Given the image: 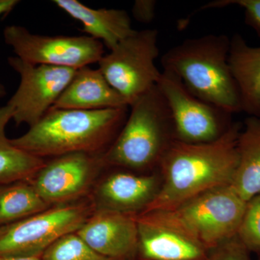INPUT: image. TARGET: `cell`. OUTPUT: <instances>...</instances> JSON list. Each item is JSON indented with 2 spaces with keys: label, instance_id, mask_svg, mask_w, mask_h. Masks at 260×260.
<instances>
[{
  "label": "cell",
  "instance_id": "6da1fadb",
  "mask_svg": "<svg viewBox=\"0 0 260 260\" xmlns=\"http://www.w3.org/2000/svg\"><path fill=\"white\" fill-rule=\"evenodd\" d=\"M243 124L234 122L218 139L190 143L176 140L160 161L161 187L140 214L172 209L195 197L232 184L239 162Z\"/></svg>",
  "mask_w": 260,
  "mask_h": 260
},
{
  "label": "cell",
  "instance_id": "7a4b0ae2",
  "mask_svg": "<svg viewBox=\"0 0 260 260\" xmlns=\"http://www.w3.org/2000/svg\"><path fill=\"white\" fill-rule=\"evenodd\" d=\"M129 111V107L92 111L51 109L26 133L11 142L43 159L73 153L103 155L120 132Z\"/></svg>",
  "mask_w": 260,
  "mask_h": 260
},
{
  "label": "cell",
  "instance_id": "3957f363",
  "mask_svg": "<svg viewBox=\"0 0 260 260\" xmlns=\"http://www.w3.org/2000/svg\"><path fill=\"white\" fill-rule=\"evenodd\" d=\"M230 38L208 34L183 41L161 56L162 71L177 76L195 96L231 114L242 112L229 65Z\"/></svg>",
  "mask_w": 260,
  "mask_h": 260
},
{
  "label": "cell",
  "instance_id": "277c9868",
  "mask_svg": "<svg viewBox=\"0 0 260 260\" xmlns=\"http://www.w3.org/2000/svg\"><path fill=\"white\" fill-rule=\"evenodd\" d=\"M176 140L172 113L156 85L130 104L125 122L103 160L105 165L148 169L160 164Z\"/></svg>",
  "mask_w": 260,
  "mask_h": 260
},
{
  "label": "cell",
  "instance_id": "5b68a950",
  "mask_svg": "<svg viewBox=\"0 0 260 260\" xmlns=\"http://www.w3.org/2000/svg\"><path fill=\"white\" fill-rule=\"evenodd\" d=\"M246 203L229 185L195 197L172 209L136 216L173 229L210 251L237 237Z\"/></svg>",
  "mask_w": 260,
  "mask_h": 260
},
{
  "label": "cell",
  "instance_id": "8992f818",
  "mask_svg": "<svg viewBox=\"0 0 260 260\" xmlns=\"http://www.w3.org/2000/svg\"><path fill=\"white\" fill-rule=\"evenodd\" d=\"M109 51L99 61V69L129 105L158 84L162 74L155 65L158 30H135Z\"/></svg>",
  "mask_w": 260,
  "mask_h": 260
},
{
  "label": "cell",
  "instance_id": "52a82bcc",
  "mask_svg": "<svg viewBox=\"0 0 260 260\" xmlns=\"http://www.w3.org/2000/svg\"><path fill=\"white\" fill-rule=\"evenodd\" d=\"M90 205H59L0 227V256L40 257L58 239L76 233L92 215Z\"/></svg>",
  "mask_w": 260,
  "mask_h": 260
},
{
  "label": "cell",
  "instance_id": "ba28073f",
  "mask_svg": "<svg viewBox=\"0 0 260 260\" xmlns=\"http://www.w3.org/2000/svg\"><path fill=\"white\" fill-rule=\"evenodd\" d=\"M5 44L16 56L32 64L78 70L99 63L105 55L104 45L90 37H48L38 35L20 25H8L3 30Z\"/></svg>",
  "mask_w": 260,
  "mask_h": 260
},
{
  "label": "cell",
  "instance_id": "9c48e42d",
  "mask_svg": "<svg viewBox=\"0 0 260 260\" xmlns=\"http://www.w3.org/2000/svg\"><path fill=\"white\" fill-rule=\"evenodd\" d=\"M157 85L172 113L178 140L190 143L213 141L234 122L232 114L195 96L172 73L162 71Z\"/></svg>",
  "mask_w": 260,
  "mask_h": 260
},
{
  "label": "cell",
  "instance_id": "30bf717a",
  "mask_svg": "<svg viewBox=\"0 0 260 260\" xmlns=\"http://www.w3.org/2000/svg\"><path fill=\"white\" fill-rule=\"evenodd\" d=\"M8 64L20 75L18 89L7 105L13 109V120L17 126L35 125L67 88L77 70L49 65H36L10 56Z\"/></svg>",
  "mask_w": 260,
  "mask_h": 260
},
{
  "label": "cell",
  "instance_id": "8fae6325",
  "mask_svg": "<svg viewBox=\"0 0 260 260\" xmlns=\"http://www.w3.org/2000/svg\"><path fill=\"white\" fill-rule=\"evenodd\" d=\"M103 155L73 153L55 157L30 181L48 205H64L87 191L95 173L105 165Z\"/></svg>",
  "mask_w": 260,
  "mask_h": 260
},
{
  "label": "cell",
  "instance_id": "7c38bea8",
  "mask_svg": "<svg viewBox=\"0 0 260 260\" xmlns=\"http://www.w3.org/2000/svg\"><path fill=\"white\" fill-rule=\"evenodd\" d=\"M77 235L102 255L126 260L138 250L135 215L104 208L89 217Z\"/></svg>",
  "mask_w": 260,
  "mask_h": 260
},
{
  "label": "cell",
  "instance_id": "4fadbf2b",
  "mask_svg": "<svg viewBox=\"0 0 260 260\" xmlns=\"http://www.w3.org/2000/svg\"><path fill=\"white\" fill-rule=\"evenodd\" d=\"M129 107L127 101L113 88L100 70L87 66L77 70L51 109L92 111Z\"/></svg>",
  "mask_w": 260,
  "mask_h": 260
},
{
  "label": "cell",
  "instance_id": "5bb4252c",
  "mask_svg": "<svg viewBox=\"0 0 260 260\" xmlns=\"http://www.w3.org/2000/svg\"><path fill=\"white\" fill-rule=\"evenodd\" d=\"M135 218L138 227V250L143 260H208L210 251L189 238L136 215Z\"/></svg>",
  "mask_w": 260,
  "mask_h": 260
},
{
  "label": "cell",
  "instance_id": "9a60e30c",
  "mask_svg": "<svg viewBox=\"0 0 260 260\" xmlns=\"http://www.w3.org/2000/svg\"><path fill=\"white\" fill-rule=\"evenodd\" d=\"M53 3L83 24L84 31L100 41L109 50L135 31L125 10L93 9L77 0H54Z\"/></svg>",
  "mask_w": 260,
  "mask_h": 260
},
{
  "label": "cell",
  "instance_id": "2e32d148",
  "mask_svg": "<svg viewBox=\"0 0 260 260\" xmlns=\"http://www.w3.org/2000/svg\"><path fill=\"white\" fill-rule=\"evenodd\" d=\"M229 65L240 95L242 112L260 117V47H251L241 34L230 38Z\"/></svg>",
  "mask_w": 260,
  "mask_h": 260
},
{
  "label": "cell",
  "instance_id": "e0dca14e",
  "mask_svg": "<svg viewBox=\"0 0 260 260\" xmlns=\"http://www.w3.org/2000/svg\"><path fill=\"white\" fill-rule=\"evenodd\" d=\"M155 176H138L116 173L102 183L99 194L107 206L104 208L122 213L144 208L156 194Z\"/></svg>",
  "mask_w": 260,
  "mask_h": 260
},
{
  "label": "cell",
  "instance_id": "ac0fdd59",
  "mask_svg": "<svg viewBox=\"0 0 260 260\" xmlns=\"http://www.w3.org/2000/svg\"><path fill=\"white\" fill-rule=\"evenodd\" d=\"M239 162L232 187L244 201L260 193V117L246 118L237 143Z\"/></svg>",
  "mask_w": 260,
  "mask_h": 260
},
{
  "label": "cell",
  "instance_id": "d6986e66",
  "mask_svg": "<svg viewBox=\"0 0 260 260\" xmlns=\"http://www.w3.org/2000/svg\"><path fill=\"white\" fill-rule=\"evenodd\" d=\"M13 119V109L0 107V185L34 179L44 165V159L17 148L6 135V126Z\"/></svg>",
  "mask_w": 260,
  "mask_h": 260
},
{
  "label": "cell",
  "instance_id": "ffe728a7",
  "mask_svg": "<svg viewBox=\"0 0 260 260\" xmlns=\"http://www.w3.org/2000/svg\"><path fill=\"white\" fill-rule=\"evenodd\" d=\"M30 181L0 185V227L49 209Z\"/></svg>",
  "mask_w": 260,
  "mask_h": 260
},
{
  "label": "cell",
  "instance_id": "44dd1931",
  "mask_svg": "<svg viewBox=\"0 0 260 260\" xmlns=\"http://www.w3.org/2000/svg\"><path fill=\"white\" fill-rule=\"evenodd\" d=\"M42 260H120L102 255L86 244L76 233L68 234L51 244Z\"/></svg>",
  "mask_w": 260,
  "mask_h": 260
},
{
  "label": "cell",
  "instance_id": "7402d4cb",
  "mask_svg": "<svg viewBox=\"0 0 260 260\" xmlns=\"http://www.w3.org/2000/svg\"><path fill=\"white\" fill-rule=\"evenodd\" d=\"M237 237L249 252L260 254V193L246 203Z\"/></svg>",
  "mask_w": 260,
  "mask_h": 260
},
{
  "label": "cell",
  "instance_id": "603a6c76",
  "mask_svg": "<svg viewBox=\"0 0 260 260\" xmlns=\"http://www.w3.org/2000/svg\"><path fill=\"white\" fill-rule=\"evenodd\" d=\"M229 6H238L242 8L244 13V22L260 38V0H216L205 4L198 11L218 9Z\"/></svg>",
  "mask_w": 260,
  "mask_h": 260
},
{
  "label": "cell",
  "instance_id": "cb8c5ba5",
  "mask_svg": "<svg viewBox=\"0 0 260 260\" xmlns=\"http://www.w3.org/2000/svg\"><path fill=\"white\" fill-rule=\"evenodd\" d=\"M250 252L237 237L210 251L208 260H251Z\"/></svg>",
  "mask_w": 260,
  "mask_h": 260
},
{
  "label": "cell",
  "instance_id": "d4e9b609",
  "mask_svg": "<svg viewBox=\"0 0 260 260\" xmlns=\"http://www.w3.org/2000/svg\"><path fill=\"white\" fill-rule=\"evenodd\" d=\"M156 5L155 0H137L132 9L133 17L140 23H151L155 16Z\"/></svg>",
  "mask_w": 260,
  "mask_h": 260
},
{
  "label": "cell",
  "instance_id": "484cf974",
  "mask_svg": "<svg viewBox=\"0 0 260 260\" xmlns=\"http://www.w3.org/2000/svg\"><path fill=\"white\" fill-rule=\"evenodd\" d=\"M20 3L18 0H0V17H5Z\"/></svg>",
  "mask_w": 260,
  "mask_h": 260
},
{
  "label": "cell",
  "instance_id": "4316f807",
  "mask_svg": "<svg viewBox=\"0 0 260 260\" xmlns=\"http://www.w3.org/2000/svg\"><path fill=\"white\" fill-rule=\"evenodd\" d=\"M0 260H42L40 257L34 256H0Z\"/></svg>",
  "mask_w": 260,
  "mask_h": 260
},
{
  "label": "cell",
  "instance_id": "83f0119b",
  "mask_svg": "<svg viewBox=\"0 0 260 260\" xmlns=\"http://www.w3.org/2000/svg\"><path fill=\"white\" fill-rule=\"evenodd\" d=\"M7 89L4 85L0 82V99L6 96Z\"/></svg>",
  "mask_w": 260,
  "mask_h": 260
},
{
  "label": "cell",
  "instance_id": "f1b7e54d",
  "mask_svg": "<svg viewBox=\"0 0 260 260\" xmlns=\"http://www.w3.org/2000/svg\"><path fill=\"white\" fill-rule=\"evenodd\" d=\"M259 260H260V257H259Z\"/></svg>",
  "mask_w": 260,
  "mask_h": 260
}]
</instances>
